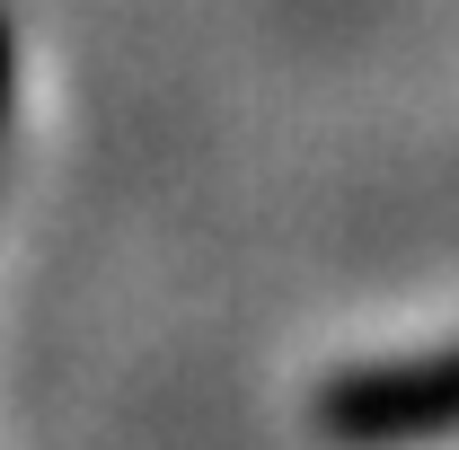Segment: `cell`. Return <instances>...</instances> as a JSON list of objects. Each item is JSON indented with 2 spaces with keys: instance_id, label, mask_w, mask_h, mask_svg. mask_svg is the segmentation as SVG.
Listing matches in <instances>:
<instances>
[{
  "instance_id": "obj_2",
  "label": "cell",
  "mask_w": 459,
  "mask_h": 450,
  "mask_svg": "<svg viewBox=\"0 0 459 450\" xmlns=\"http://www.w3.org/2000/svg\"><path fill=\"white\" fill-rule=\"evenodd\" d=\"M0 98H9V27H0Z\"/></svg>"
},
{
  "instance_id": "obj_1",
  "label": "cell",
  "mask_w": 459,
  "mask_h": 450,
  "mask_svg": "<svg viewBox=\"0 0 459 450\" xmlns=\"http://www.w3.org/2000/svg\"><path fill=\"white\" fill-rule=\"evenodd\" d=\"M309 424H318V442H336V450H424V442H451L459 433V344L336 371L327 389L309 397Z\"/></svg>"
}]
</instances>
